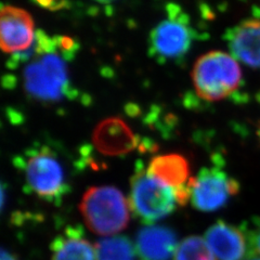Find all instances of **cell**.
<instances>
[{
    "mask_svg": "<svg viewBox=\"0 0 260 260\" xmlns=\"http://www.w3.org/2000/svg\"><path fill=\"white\" fill-rule=\"evenodd\" d=\"M73 58L62 50L58 36L39 30L34 45L27 51L13 54L9 67L25 64L22 72L24 90L32 99L45 104L73 99L68 61Z\"/></svg>",
    "mask_w": 260,
    "mask_h": 260,
    "instance_id": "1",
    "label": "cell"
},
{
    "mask_svg": "<svg viewBox=\"0 0 260 260\" xmlns=\"http://www.w3.org/2000/svg\"><path fill=\"white\" fill-rule=\"evenodd\" d=\"M14 166L23 175L25 190L49 204L59 206L71 191L61 157L49 146H31L14 158Z\"/></svg>",
    "mask_w": 260,
    "mask_h": 260,
    "instance_id": "2",
    "label": "cell"
},
{
    "mask_svg": "<svg viewBox=\"0 0 260 260\" xmlns=\"http://www.w3.org/2000/svg\"><path fill=\"white\" fill-rule=\"evenodd\" d=\"M129 202L115 186L89 188L81 198L79 211L89 230L109 237L123 231L129 222Z\"/></svg>",
    "mask_w": 260,
    "mask_h": 260,
    "instance_id": "3",
    "label": "cell"
},
{
    "mask_svg": "<svg viewBox=\"0 0 260 260\" xmlns=\"http://www.w3.org/2000/svg\"><path fill=\"white\" fill-rule=\"evenodd\" d=\"M192 79L201 99L214 102L234 93L241 85L242 72L232 54L210 51L194 64Z\"/></svg>",
    "mask_w": 260,
    "mask_h": 260,
    "instance_id": "4",
    "label": "cell"
},
{
    "mask_svg": "<svg viewBox=\"0 0 260 260\" xmlns=\"http://www.w3.org/2000/svg\"><path fill=\"white\" fill-rule=\"evenodd\" d=\"M129 205L141 222L150 224L169 216L179 202L176 191L154 178L139 161L130 179Z\"/></svg>",
    "mask_w": 260,
    "mask_h": 260,
    "instance_id": "5",
    "label": "cell"
},
{
    "mask_svg": "<svg viewBox=\"0 0 260 260\" xmlns=\"http://www.w3.org/2000/svg\"><path fill=\"white\" fill-rule=\"evenodd\" d=\"M191 21L180 7L169 5L167 18L150 36V52L158 61L179 60L190 50L193 40Z\"/></svg>",
    "mask_w": 260,
    "mask_h": 260,
    "instance_id": "6",
    "label": "cell"
},
{
    "mask_svg": "<svg viewBox=\"0 0 260 260\" xmlns=\"http://www.w3.org/2000/svg\"><path fill=\"white\" fill-rule=\"evenodd\" d=\"M190 201L198 210L211 213L224 207L240 191V183L220 167H204L190 179Z\"/></svg>",
    "mask_w": 260,
    "mask_h": 260,
    "instance_id": "7",
    "label": "cell"
},
{
    "mask_svg": "<svg viewBox=\"0 0 260 260\" xmlns=\"http://www.w3.org/2000/svg\"><path fill=\"white\" fill-rule=\"evenodd\" d=\"M37 32L31 15L18 7L4 6L0 15V46L3 51L18 54L34 45Z\"/></svg>",
    "mask_w": 260,
    "mask_h": 260,
    "instance_id": "8",
    "label": "cell"
},
{
    "mask_svg": "<svg viewBox=\"0 0 260 260\" xmlns=\"http://www.w3.org/2000/svg\"><path fill=\"white\" fill-rule=\"evenodd\" d=\"M92 142L96 151L105 156H124L140 146L139 137L118 117H110L98 124Z\"/></svg>",
    "mask_w": 260,
    "mask_h": 260,
    "instance_id": "9",
    "label": "cell"
},
{
    "mask_svg": "<svg viewBox=\"0 0 260 260\" xmlns=\"http://www.w3.org/2000/svg\"><path fill=\"white\" fill-rule=\"evenodd\" d=\"M146 169L154 178L176 191L179 205L188 203L191 197L190 165L183 155L177 153L157 155L150 160Z\"/></svg>",
    "mask_w": 260,
    "mask_h": 260,
    "instance_id": "10",
    "label": "cell"
},
{
    "mask_svg": "<svg viewBox=\"0 0 260 260\" xmlns=\"http://www.w3.org/2000/svg\"><path fill=\"white\" fill-rule=\"evenodd\" d=\"M205 240L218 260H243L249 257V243L244 226L219 220L208 228Z\"/></svg>",
    "mask_w": 260,
    "mask_h": 260,
    "instance_id": "11",
    "label": "cell"
},
{
    "mask_svg": "<svg viewBox=\"0 0 260 260\" xmlns=\"http://www.w3.org/2000/svg\"><path fill=\"white\" fill-rule=\"evenodd\" d=\"M226 42L235 60L260 69V20H245L226 31Z\"/></svg>",
    "mask_w": 260,
    "mask_h": 260,
    "instance_id": "12",
    "label": "cell"
},
{
    "mask_svg": "<svg viewBox=\"0 0 260 260\" xmlns=\"http://www.w3.org/2000/svg\"><path fill=\"white\" fill-rule=\"evenodd\" d=\"M177 248V235L170 228L148 225L137 234L136 250L141 260H170Z\"/></svg>",
    "mask_w": 260,
    "mask_h": 260,
    "instance_id": "13",
    "label": "cell"
},
{
    "mask_svg": "<svg viewBox=\"0 0 260 260\" xmlns=\"http://www.w3.org/2000/svg\"><path fill=\"white\" fill-rule=\"evenodd\" d=\"M51 260H95V249L80 226L70 225L52 241Z\"/></svg>",
    "mask_w": 260,
    "mask_h": 260,
    "instance_id": "14",
    "label": "cell"
},
{
    "mask_svg": "<svg viewBox=\"0 0 260 260\" xmlns=\"http://www.w3.org/2000/svg\"><path fill=\"white\" fill-rule=\"evenodd\" d=\"M95 260H136V248L126 237L100 239L95 246Z\"/></svg>",
    "mask_w": 260,
    "mask_h": 260,
    "instance_id": "15",
    "label": "cell"
},
{
    "mask_svg": "<svg viewBox=\"0 0 260 260\" xmlns=\"http://www.w3.org/2000/svg\"><path fill=\"white\" fill-rule=\"evenodd\" d=\"M175 260H216L206 240L198 235L185 238L178 245Z\"/></svg>",
    "mask_w": 260,
    "mask_h": 260,
    "instance_id": "16",
    "label": "cell"
},
{
    "mask_svg": "<svg viewBox=\"0 0 260 260\" xmlns=\"http://www.w3.org/2000/svg\"><path fill=\"white\" fill-rule=\"evenodd\" d=\"M249 243V257H260V217L251 219L247 225H244Z\"/></svg>",
    "mask_w": 260,
    "mask_h": 260,
    "instance_id": "17",
    "label": "cell"
},
{
    "mask_svg": "<svg viewBox=\"0 0 260 260\" xmlns=\"http://www.w3.org/2000/svg\"><path fill=\"white\" fill-rule=\"evenodd\" d=\"M34 2L48 10H59L65 6V0H34Z\"/></svg>",
    "mask_w": 260,
    "mask_h": 260,
    "instance_id": "18",
    "label": "cell"
},
{
    "mask_svg": "<svg viewBox=\"0 0 260 260\" xmlns=\"http://www.w3.org/2000/svg\"><path fill=\"white\" fill-rule=\"evenodd\" d=\"M2 260H16V258L11 253H9L8 250L3 249L2 250Z\"/></svg>",
    "mask_w": 260,
    "mask_h": 260,
    "instance_id": "19",
    "label": "cell"
},
{
    "mask_svg": "<svg viewBox=\"0 0 260 260\" xmlns=\"http://www.w3.org/2000/svg\"><path fill=\"white\" fill-rule=\"evenodd\" d=\"M98 3H101V4H107V3H111L114 2V0H95Z\"/></svg>",
    "mask_w": 260,
    "mask_h": 260,
    "instance_id": "20",
    "label": "cell"
},
{
    "mask_svg": "<svg viewBox=\"0 0 260 260\" xmlns=\"http://www.w3.org/2000/svg\"><path fill=\"white\" fill-rule=\"evenodd\" d=\"M246 260H260V257H248L246 258Z\"/></svg>",
    "mask_w": 260,
    "mask_h": 260,
    "instance_id": "21",
    "label": "cell"
},
{
    "mask_svg": "<svg viewBox=\"0 0 260 260\" xmlns=\"http://www.w3.org/2000/svg\"><path fill=\"white\" fill-rule=\"evenodd\" d=\"M259 136H260V129H259Z\"/></svg>",
    "mask_w": 260,
    "mask_h": 260,
    "instance_id": "22",
    "label": "cell"
}]
</instances>
